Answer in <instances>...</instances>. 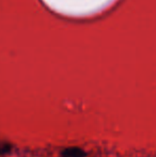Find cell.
<instances>
[{
    "instance_id": "obj_1",
    "label": "cell",
    "mask_w": 156,
    "mask_h": 157,
    "mask_svg": "<svg viewBox=\"0 0 156 157\" xmlns=\"http://www.w3.org/2000/svg\"><path fill=\"white\" fill-rule=\"evenodd\" d=\"M65 157H82L81 155V151L78 149H72V150H67L65 152Z\"/></svg>"
}]
</instances>
